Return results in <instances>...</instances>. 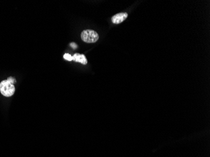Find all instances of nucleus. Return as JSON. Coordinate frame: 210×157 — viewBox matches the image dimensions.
Returning a JSON list of instances; mask_svg holds the SVG:
<instances>
[{"label": "nucleus", "mask_w": 210, "mask_h": 157, "mask_svg": "<svg viewBox=\"0 0 210 157\" xmlns=\"http://www.w3.org/2000/svg\"><path fill=\"white\" fill-rule=\"evenodd\" d=\"M0 92L5 97H11L15 92V87L7 80H4L0 82Z\"/></svg>", "instance_id": "nucleus-1"}, {"label": "nucleus", "mask_w": 210, "mask_h": 157, "mask_svg": "<svg viewBox=\"0 0 210 157\" xmlns=\"http://www.w3.org/2000/svg\"><path fill=\"white\" fill-rule=\"evenodd\" d=\"M81 39L86 43H95L99 39V35L92 30H86L82 32Z\"/></svg>", "instance_id": "nucleus-2"}, {"label": "nucleus", "mask_w": 210, "mask_h": 157, "mask_svg": "<svg viewBox=\"0 0 210 157\" xmlns=\"http://www.w3.org/2000/svg\"><path fill=\"white\" fill-rule=\"evenodd\" d=\"M127 17L128 14L126 13H120L112 17L111 21L114 24H120L125 21Z\"/></svg>", "instance_id": "nucleus-3"}, {"label": "nucleus", "mask_w": 210, "mask_h": 157, "mask_svg": "<svg viewBox=\"0 0 210 157\" xmlns=\"http://www.w3.org/2000/svg\"><path fill=\"white\" fill-rule=\"evenodd\" d=\"M73 61L76 62L81 63L83 65H86L88 63V61L84 54H80L78 53L75 54L73 56Z\"/></svg>", "instance_id": "nucleus-4"}, {"label": "nucleus", "mask_w": 210, "mask_h": 157, "mask_svg": "<svg viewBox=\"0 0 210 157\" xmlns=\"http://www.w3.org/2000/svg\"><path fill=\"white\" fill-rule=\"evenodd\" d=\"M64 59L65 60H67L68 61H73V56H71L69 54H65L64 55Z\"/></svg>", "instance_id": "nucleus-5"}, {"label": "nucleus", "mask_w": 210, "mask_h": 157, "mask_svg": "<svg viewBox=\"0 0 210 157\" xmlns=\"http://www.w3.org/2000/svg\"><path fill=\"white\" fill-rule=\"evenodd\" d=\"M7 81H8L10 83H11V84H13V85H14V84L16 83V79H15L14 77H9L7 79Z\"/></svg>", "instance_id": "nucleus-6"}, {"label": "nucleus", "mask_w": 210, "mask_h": 157, "mask_svg": "<svg viewBox=\"0 0 210 157\" xmlns=\"http://www.w3.org/2000/svg\"><path fill=\"white\" fill-rule=\"evenodd\" d=\"M70 45H71L74 49H76V48H77V45L76 44V43H71V44H70Z\"/></svg>", "instance_id": "nucleus-7"}]
</instances>
